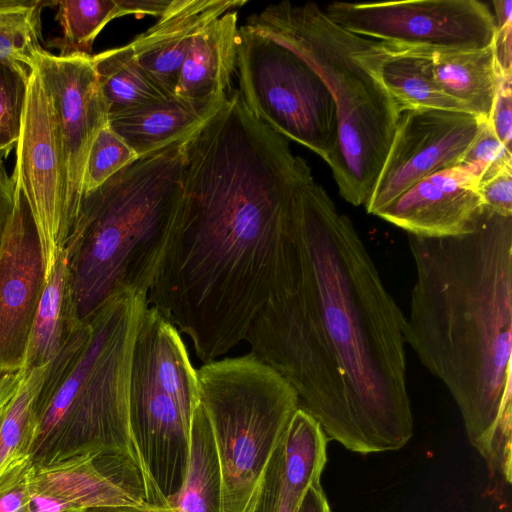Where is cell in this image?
<instances>
[{"label": "cell", "mask_w": 512, "mask_h": 512, "mask_svg": "<svg viewBox=\"0 0 512 512\" xmlns=\"http://www.w3.org/2000/svg\"><path fill=\"white\" fill-rule=\"evenodd\" d=\"M238 37L237 10L197 33L181 65L175 96L193 103L225 99L236 67Z\"/></svg>", "instance_id": "d6986e66"}, {"label": "cell", "mask_w": 512, "mask_h": 512, "mask_svg": "<svg viewBox=\"0 0 512 512\" xmlns=\"http://www.w3.org/2000/svg\"><path fill=\"white\" fill-rule=\"evenodd\" d=\"M512 23L495 27L492 43L496 65L501 77H512Z\"/></svg>", "instance_id": "836d02e7"}, {"label": "cell", "mask_w": 512, "mask_h": 512, "mask_svg": "<svg viewBox=\"0 0 512 512\" xmlns=\"http://www.w3.org/2000/svg\"><path fill=\"white\" fill-rule=\"evenodd\" d=\"M33 473L34 466L30 463L0 484V512H32Z\"/></svg>", "instance_id": "4dcf8cb0"}, {"label": "cell", "mask_w": 512, "mask_h": 512, "mask_svg": "<svg viewBox=\"0 0 512 512\" xmlns=\"http://www.w3.org/2000/svg\"><path fill=\"white\" fill-rule=\"evenodd\" d=\"M512 77H500L488 124L499 141L511 150L512 141Z\"/></svg>", "instance_id": "d6a6232c"}, {"label": "cell", "mask_w": 512, "mask_h": 512, "mask_svg": "<svg viewBox=\"0 0 512 512\" xmlns=\"http://www.w3.org/2000/svg\"><path fill=\"white\" fill-rule=\"evenodd\" d=\"M296 512H331L320 480L307 489Z\"/></svg>", "instance_id": "d590c367"}, {"label": "cell", "mask_w": 512, "mask_h": 512, "mask_svg": "<svg viewBox=\"0 0 512 512\" xmlns=\"http://www.w3.org/2000/svg\"><path fill=\"white\" fill-rule=\"evenodd\" d=\"M509 165H512V150L499 141L484 121L458 166L472 174L479 184Z\"/></svg>", "instance_id": "f546056e"}, {"label": "cell", "mask_w": 512, "mask_h": 512, "mask_svg": "<svg viewBox=\"0 0 512 512\" xmlns=\"http://www.w3.org/2000/svg\"><path fill=\"white\" fill-rule=\"evenodd\" d=\"M361 59L396 102L399 111L425 108L466 112L437 85L429 47L366 38Z\"/></svg>", "instance_id": "e0dca14e"}, {"label": "cell", "mask_w": 512, "mask_h": 512, "mask_svg": "<svg viewBox=\"0 0 512 512\" xmlns=\"http://www.w3.org/2000/svg\"><path fill=\"white\" fill-rule=\"evenodd\" d=\"M322 9L343 29L380 42L476 49L492 45L495 34L492 11L478 0L332 2Z\"/></svg>", "instance_id": "9c48e42d"}, {"label": "cell", "mask_w": 512, "mask_h": 512, "mask_svg": "<svg viewBox=\"0 0 512 512\" xmlns=\"http://www.w3.org/2000/svg\"><path fill=\"white\" fill-rule=\"evenodd\" d=\"M137 158L136 153L106 124L94 138L86 159L83 195L98 188Z\"/></svg>", "instance_id": "83f0119b"}, {"label": "cell", "mask_w": 512, "mask_h": 512, "mask_svg": "<svg viewBox=\"0 0 512 512\" xmlns=\"http://www.w3.org/2000/svg\"><path fill=\"white\" fill-rule=\"evenodd\" d=\"M432 72L441 91L481 121H488L500 74L492 45L476 49L429 47Z\"/></svg>", "instance_id": "ffe728a7"}, {"label": "cell", "mask_w": 512, "mask_h": 512, "mask_svg": "<svg viewBox=\"0 0 512 512\" xmlns=\"http://www.w3.org/2000/svg\"><path fill=\"white\" fill-rule=\"evenodd\" d=\"M15 181L0 157V248L15 206Z\"/></svg>", "instance_id": "e575fe53"}, {"label": "cell", "mask_w": 512, "mask_h": 512, "mask_svg": "<svg viewBox=\"0 0 512 512\" xmlns=\"http://www.w3.org/2000/svg\"><path fill=\"white\" fill-rule=\"evenodd\" d=\"M482 122L463 111L400 110L388 154L364 205L367 213L375 215L420 180L459 165Z\"/></svg>", "instance_id": "8fae6325"}, {"label": "cell", "mask_w": 512, "mask_h": 512, "mask_svg": "<svg viewBox=\"0 0 512 512\" xmlns=\"http://www.w3.org/2000/svg\"><path fill=\"white\" fill-rule=\"evenodd\" d=\"M85 512H152L149 504L141 507L121 506L90 509Z\"/></svg>", "instance_id": "f35d334b"}, {"label": "cell", "mask_w": 512, "mask_h": 512, "mask_svg": "<svg viewBox=\"0 0 512 512\" xmlns=\"http://www.w3.org/2000/svg\"><path fill=\"white\" fill-rule=\"evenodd\" d=\"M246 25L296 52L329 86L339 126L335 150L325 162L341 197L354 206L365 205L399 116L396 102L361 59L366 38L335 24L312 2L268 5Z\"/></svg>", "instance_id": "8992f818"}, {"label": "cell", "mask_w": 512, "mask_h": 512, "mask_svg": "<svg viewBox=\"0 0 512 512\" xmlns=\"http://www.w3.org/2000/svg\"><path fill=\"white\" fill-rule=\"evenodd\" d=\"M405 321L351 220L314 179L302 186L278 282L245 339L250 353L292 386L327 439L394 451L414 430Z\"/></svg>", "instance_id": "6da1fadb"}, {"label": "cell", "mask_w": 512, "mask_h": 512, "mask_svg": "<svg viewBox=\"0 0 512 512\" xmlns=\"http://www.w3.org/2000/svg\"><path fill=\"white\" fill-rule=\"evenodd\" d=\"M303 496L286 483L281 439L244 512H296Z\"/></svg>", "instance_id": "f1b7e54d"}, {"label": "cell", "mask_w": 512, "mask_h": 512, "mask_svg": "<svg viewBox=\"0 0 512 512\" xmlns=\"http://www.w3.org/2000/svg\"><path fill=\"white\" fill-rule=\"evenodd\" d=\"M33 69L0 58V157L17 145Z\"/></svg>", "instance_id": "4316f807"}, {"label": "cell", "mask_w": 512, "mask_h": 512, "mask_svg": "<svg viewBox=\"0 0 512 512\" xmlns=\"http://www.w3.org/2000/svg\"><path fill=\"white\" fill-rule=\"evenodd\" d=\"M187 139L137 158L83 195L64 249L80 322L118 294L147 295L172 238Z\"/></svg>", "instance_id": "277c9868"}, {"label": "cell", "mask_w": 512, "mask_h": 512, "mask_svg": "<svg viewBox=\"0 0 512 512\" xmlns=\"http://www.w3.org/2000/svg\"><path fill=\"white\" fill-rule=\"evenodd\" d=\"M494 9V21L495 27L506 25L511 22V11H512V1L511 0H494L492 2Z\"/></svg>", "instance_id": "74e56055"}, {"label": "cell", "mask_w": 512, "mask_h": 512, "mask_svg": "<svg viewBox=\"0 0 512 512\" xmlns=\"http://www.w3.org/2000/svg\"><path fill=\"white\" fill-rule=\"evenodd\" d=\"M477 191L485 208L512 217V165L479 183Z\"/></svg>", "instance_id": "1f68e13d"}, {"label": "cell", "mask_w": 512, "mask_h": 512, "mask_svg": "<svg viewBox=\"0 0 512 512\" xmlns=\"http://www.w3.org/2000/svg\"><path fill=\"white\" fill-rule=\"evenodd\" d=\"M146 305L145 294L116 295L51 361L34 405L29 457L35 468L116 453L132 458L143 476L128 403L133 344Z\"/></svg>", "instance_id": "5b68a950"}, {"label": "cell", "mask_w": 512, "mask_h": 512, "mask_svg": "<svg viewBox=\"0 0 512 512\" xmlns=\"http://www.w3.org/2000/svg\"><path fill=\"white\" fill-rule=\"evenodd\" d=\"M246 3V0H171L157 22L129 43L140 66L164 96H175L181 65L196 34Z\"/></svg>", "instance_id": "2e32d148"}, {"label": "cell", "mask_w": 512, "mask_h": 512, "mask_svg": "<svg viewBox=\"0 0 512 512\" xmlns=\"http://www.w3.org/2000/svg\"><path fill=\"white\" fill-rule=\"evenodd\" d=\"M477 185L473 175L457 165L420 180L375 216L418 237L466 234L484 210Z\"/></svg>", "instance_id": "9a60e30c"}, {"label": "cell", "mask_w": 512, "mask_h": 512, "mask_svg": "<svg viewBox=\"0 0 512 512\" xmlns=\"http://www.w3.org/2000/svg\"><path fill=\"white\" fill-rule=\"evenodd\" d=\"M12 177L23 190L33 213L41 240L47 281L56 259L65 249L67 234L53 104L36 66L29 79Z\"/></svg>", "instance_id": "7c38bea8"}, {"label": "cell", "mask_w": 512, "mask_h": 512, "mask_svg": "<svg viewBox=\"0 0 512 512\" xmlns=\"http://www.w3.org/2000/svg\"><path fill=\"white\" fill-rule=\"evenodd\" d=\"M199 402L222 473V512H244L299 401L292 386L252 353L197 370Z\"/></svg>", "instance_id": "52a82bcc"}, {"label": "cell", "mask_w": 512, "mask_h": 512, "mask_svg": "<svg viewBox=\"0 0 512 512\" xmlns=\"http://www.w3.org/2000/svg\"><path fill=\"white\" fill-rule=\"evenodd\" d=\"M226 98L193 103L176 96L162 97L108 117V125L141 157L191 137Z\"/></svg>", "instance_id": "ac0fdd59"}, {"label": "cell", "mask_w": 512, "mask_h": 512, "mask_svg": "<svg viewBox=\"0 0 512 512\" xmlns=\"http://www.w3.org/2000/svg\"><path fill=\"white\" fill-rule=\"evenodd\" d=\"M222 473L209 419L198 402L191 419L190 451L184 481L165 506L152 512H222Z\"/></svg>", "instance_id": "7402d4cb"}, {"label": "cell", "mask_w": 512, "mask_h": 512, "mask_svg": "<svg viewBox=\"0 0 512 512\" xmlns=\"http://www.w3.org/2000/svg\"><path fill=\"white\" fill-rule=\"evenodd\" d=\"M35 66L53 104L61 160L63 217L68 239L83 196L86 159L97 133L108 124V112L92 55L63 57L45 50Z\"/></svg>", "instance_id": "30bf717a"}, {"label": "cell", "mask_w": 512, "mask_h": 512, "mask_svg": "<svg viewBox=\"0 0 512 512\" xmlns=\"http://www.w3.org/2000/svg\"><path fill=\"white\" fill-rule=\"evenodd\" d=\"M61 34L48 42L59 56L92 55L100 31L113 19L128 15L125 0L55 1Z\"/></svg>", "instance_id": "d4e9b609"}, {"label": "cell", "mask_w": 512, "mask_h": 512, "mask_svg": "<svg viewBox=\"0 0 512 512\" xmlns=\"http://www.w3.org/2000/svg\"><path fill=\"white\" fill-rule=\"evenodd\" d=\"M312 180L287 139L237 100L186 140L172 238L146 303L203 364L245 340L271 297L295 195Z\"/></svg>", "instance_id": "7a4b0ae2"}, {"label": "cell", "mask_w": 512, "mask_h": 512, "mask_svg": "<svg viewBox=\"0 0 512 512\" xmlns=\"http://www.w3.org/2000/svg\"><path fill=\"white\" fill-rule=\"evenodd\" d=\"M32 512H85L147 505L142 473L132 458L94 453L35 468Z\"/></svg>", "instance_id": "5bb4252c"}, {"label": "cell", "mask_w": 512, "mask_h": 512, "mask_svg": "<svg viewBox=\"0 0 512 512\" xmlns=\"http://www.w3.org/2000/svg\"><path fill=\"white\" fill-rule=\"evenodd\" d=\"M55 5L45 0H0V58L33 69L45 51L41 46V14Z\"/></svg>", "instance_id": "484cf974"}, {"label": "cell", "mask_w": 512, "mask_h": 512, "mask_svg": "<svg viewBox=\"0 0 512 512\" xmlns=\"http://www.w3.org/2000/svg\"><path fill=\"white\" fill-rule=\"evenodd\" d=\"M24 376L22 371L0 374V411L15 395Z\"/></svg>", "instance_id": "8d00e7d4"}, {"label": "cell", "mask_w": 512, "mask_h": 512, "mask_svg": "<svg viewBox=\"0 0 512 512\" xmlns=\"http://www.w3.org/2000/svg\"><path fill=\"white\" fill-rule=\"evenodd\" d=\"M82 323L77 318L63 251L47 277L20 371L28 374L49 364Z\"/></svg>", "instance_id": "44dd1931"}, {"label": "cell", "mask_w": 512, "mask_h": 512, "mask_svg": "<svg viewBox=\"0 0 512 512\" xmlns=\"http://www.w3.org/2000/svg\"><path fill=\"white\" fill-rule=\"evenodd\" d=\"M15 185V206L0 248V374L22 369L46 285L37 225L23 190Z\"/></svg>", "instance_id": "4fadbf2b"}, {"label": "cell", "mask_w": 512, "mask_h": 512, "mask_svg": "<svg viewBox=\"0 0 512 512\" xmlns=\"http://www.w3.org/2000/svg\"><path fill=\"white\" fill-rule=\"evenodd\" d=\"M416 268L405 341L455 400L486 459L512 409V217L484 207L466 234L408 235Z\"/></svg>", "instance_id": "3957f363"}, {"label": "cell", "mask_w": 512, "mask_h": 512, "mask_svg": "<svg viewBox=\"0 0 512 512\" xmlns=\"http://www.w3.org/2000/svg\"><path fill=\"white\" fill-rule=\"evenodd\" d=\"M108 117L164 96L153 84L128 43L92 55Z\"/></svg>", "instance_id": "603a6c76"}, {"label": "cell", "mask_w": 512, "mask_h": 512, "mask_svg": "<svg viewBox=\"0 0 512 512\" xmlns=\"http://www.w3.org/2000/svg\"><path fill=\"white\" fill-rule=\"evenodd\" d=\"M50 363L25 374L15 395L0 411V484L31 463L34 405Z\"/></svg>", "instance_id": "cb8c5ba5"}, {"label": "cell", "mask_w": 512, "mask_h": 512, "mask_svg": "<svg viewBox=\"0 0 512 512\" xmlns=\"http://www.w3.org/2000/svg\"><path fill=\"white\" fill-rule=\"evenodd\" d=\"M239 92L250 112L274 132L324 161L338 140L336 100L323 77L296 52L246 24L239 27Z\"/></svg>", "instance_id": "ba28073f"}]
</instances>
